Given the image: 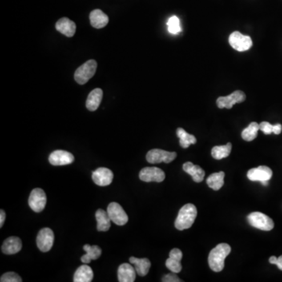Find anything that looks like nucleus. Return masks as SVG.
Returning a JSON list of instances; mask_svg holds the SVG:
<instances>
[{
  "instance_id": "7ed1b4c3",
  "label": "nucleus",
  "mask_w": 282,
  "mask_h": 282,
  "mask_svg": "<svg viewBox=\"0 0 282 282\" xmlns=\"http://www.w3.org/2000/svg\"><path fill=\"white\" fill-rule=\"evenodd\" d=\"M97 68H98L97 61L94 60L86 61V63L81 65L80 67L75 70L74 79L78 84H86V82L95 74Z\"/></svg>"
},
{
  "instance_id": "bb28decb",
  "label": "nucleus",
  "mask_w": 282,
  "mask_h": 282,
  "mask_svg": "<svg viewBox=\"0 0 282 282\" xmlns=\"http://www.w3.org/2000/svg\"><path fill=\"white\" fill-rule=\"evenodd\" d=\"M176 135L179 139V144L183 148H187L190 145L196 143L197 140L195 136L189 134L182 128H178Z\"/></svg>"
},
{
  "instance_id": "9d476101",
  "label": "nucleus",
  "mask_w": 282,
  "mask_h": 282,
  "mask_svg": "<svg viewBox=\"0 0 282 282\" xmlns=\"http://www.w3.org/2000/svg\"><path fill=\"white\" fill-rule=\"evenodd\" d=\"M46 204V193L41 188H35L29 196V205L30 208L35 212H40L45 209Z\"/></svg>"
},
{
  "instance_id": "1a4fd4ad",
  "label": "nucleus",
  "mask_w": 282,
  "mask_h": 282,
  "mask_svg": "<svg viewBox=\"0 0 282 282\" xmlns=\"http://www.w3.org/2000/svg\"><path fill=\"white\" fill-rule=\"evenodd\" d=\"M246 95L244 92L241 90H236L233 92L232 94L226 97H220L216 101V105L220 109L232 108L233 105L235 104L242 103L246 101Z\"/></svg>"
},
{
  "instance_id": "393cba45",
  "label": "nucleus",
  "mask_w": 282,
  "mask_h": 282,
  "mask_svg": "<svg viewBox=\"0 0 282 282\" xmlns=\"http://www.w3.org/2000/svg\"><path fill=\"white\" fill-rule=\"evenodd\" d=\"M83 249L86 251V254L81 257V261L86 264L90 263L91 260L98 259L102 253L101 248L98 246H91L90 245H85L83 246Z\"/></svg>"
},
{
  "instance_id": "a211bd4d",
  "label": "nucleus",
  "mask_w": 282,
  "mask_h": 282,
  "mask_svg": "<svg viewBox=\"0 0 282 282\" xmlns=\"http://www.w3.org/2000/svg\"><path fill=\"white\" fill-rule=\"evenodd\" d=\"M56 29L67 37H72L76 31V25L67 17H63L57 21Z\"/></svg>"
},
{
  "instance_id": "c85d7f7f",
  "label": "nucleus",
  "mask_w": 282,
  "mask_h": 282,
  "mask_svg": "<svg viewBox=\"0 0 282 282\" xmlns=\"http://www.w3.org/2000/svg\"><path fill=\"white\" fill-rule=\"evenodd\" d=\"M259 130V124L257 122L250 123L248 127H246L242 133V139L246 141H252L257 138L258 131Z\"/></svg>"
},
{
  "instance_id": "b1692460",
  "label": "nucleus",
  "mask_w": 282,
  "mask_h": 282,
  "mask_svg": "<svg viewBox=\"0 0 282 282\" xmlns=\"http://www.w3.org/2000/svg\"><path fill=\"white\" fill-rule=\"evenodd\" d=\"M96 219L98 222V231H107L111 227V219L107 211L101 209L98 210L96 212Z\"/></svg>"
},
{
  "instance_id": "f3484780",
  "label": "nucleus",
  "mask_w": 282,
  "mask_h": 282,
  "mask_svg": "<svg viewBox=\"0 0 282 282\" xmlns=\"http://www.w3.org/2000/svg\"><path fill=\"white\" fill-rule=\"evenodd\" d=\"M135 268L129 263H122L118 269V279L120 282H134L136 280Z\"/></svg>"
},
{
  "instance_id": "a878e982",
  "label": "nucleus",
  "mask_w": 282,
  "mask_h": 282,
  "mask_svg": "<svg viewBox=\"0 0 282 282\" xmlns=\"http://www.w3.org/2000/svg\"><path fill=\"white\" fill-rule=\"evenodd\" d=\"M224 176H225V174L223 172L215 173L209 176L206 183L209 187L214 191H219V189L221 188L224 184Z\"/></svg>"
},
{
  "instance_id": "2eb2a0df",
  "label": "nucleus",
  "mask_w": 282,
  "mask_h": 282,
  "mask_svg": "<svg viewBox=\"0 0 282 282\" xmlns=\"http://www.w3.org/2000/svg\"><path fill=\"white\" fill-rule=\"evenodd\" d=\"M183 253L179 248H174L170 252V257L166 259V266L171 272L179 273L182 270L181 259Z\"/></svg>"
},
{
  "instance_id": "423d86ee",
  "label": "nucleus",
  "mask_w": 282,
  "mask_h": 282,
  "mask_svg": "<svg viewBox=\"0 0 282 282\" xmlns=\"http://www.w3.org/2000/svg\"><path fill=\"white\" fill-rule=\"evenodd\" d=\"M176 156L177 154L176 152H170L161 149H152L147 152L146 158L149 163L158 164L161 162L170 163L176 158Z\"/></svg>"
},
{
  "instance_id": "20e7f679",
  "label": "nucleus",
  "mask_w": 282,
  "mask_h": 282,
  "mask_svg": "<svg viewBox=\"0 0 282 282\" xmlns=\"http://www.w3.org/2000/svg\"><path fill=\"white\" fill-rule=\"evenodd\" d=\"M248 221L250 225L259 229L261 231H271L275 227V223L268 215L259 212H254L248 215Z\"/></svg>"
},
{
  "instance_id": "aec40b11",
  "label": "nucleus",
  "mask_w": 282,
  "mask_h": 282,
  "mask_svg": "<svg viewBox=\"0 0 282 282\" xmlns=\"http://www.w3.org/2000/svg\"><path fill=\"white\" fill-rule=\"evenodd\" d=\"M103 98V91L100 88L90 92L86 100V107L90 111H94L99 107Z\"/></svg>"
},
{
  "instance_id": "6e6552de",
  "label": "nucleus",
  "mask_w": 282,
  "mask_h": 282,
  "mask_svg": "<svg viewBox=\"0 0 282 282\" xmlns=\"http://www.w3.org/2000/svg\"><path fill=\"white\" fill-rule=\"evenodd\" d=\"M107 212L109 216L111 218V221L115 223L116 225H125L129 220V217L126 212L117 202L110 203L107 206Z\"/></svg>"
},
{
  "instance_id": "39448f33",
  "label": "nucleus",
  "mask_w": 282,
  "mask_h": 282,
  "mask_svg": "<svg viewBox=\"0 0 282 282\" xmlns=\"http://www.w3.org/2000/svg\"><path fill=\"white\" fill-rule=\"evenodd\" d=\"M229 43L237 51L243 52L252 47V40L248 35H244L239 32H234L229 36Z\"/></svg>"
},
{
  "instance_id": "f8f14e48",
  "label": "nucleus",
  "mask_w": 282,
  "mask_h": 282,
  "mask_svg": "<svg viewBox=\"0 0 282 282\" xmlns=\"http://www.w3.org/2000/svg\"><path fill=\"white\" fill-rule=\"evenodd\" d=\"M92 178L96 184L101 187H105L111 184L114 178V174L109 169L101 167L93 173Z\"/></svg>"
},
{
  "instance_id": "4be33fe9",
  "label": "nucleus",
  "mask_w": 282,
  "mask_h": 282,
  "mask_svg": "<svg viewBox=\"0 0 282 282\" xmlns=\"http://www.w3.org/2000/svg\"><path fill=\"white\" fill-rule=\"evenodd\" d=\"M130 262L134 264L137 274L139 276L144 277L148 274L151 267V262L147 258L139 259V258L130 257Z\"/></svg>"
},
{
  "instance_id": "e433bc0d",
  "label": "nucleus",
  "mask_w": 282,
  "mask_h": 282,
  "mask_svg": "<svg viewBox=\"0 0 282 282\" xmlns=\"http://www.w3.org/2000/svg\"><path fill=\"white\" fill-rule=\"evenodd\" d=\"M261 183H263L264 186H267V185H268V181H262Z\"/></svg>"
},
{
  "instance_id": "ddd939ff",
  "label": "nucleus",
  "mask_w": 282,
  "mask_h": 282,
  "mask_svg": "<svg viewBox=\"0 0 282 282\" xmlns=\"http://www.w3.org/2000/svg\"><path fill=\"white\" fill-rule=\"evenodd\" d=\"M74 158L72 154L69 151L57 150L52 152L49 157V162L53 166H66L74 162Z\"/></svg>"
},
{
  "instance_id": "4468645a",
  "label": "nucleus",
  "mask_w": 282,
  "mask_h": 282,
  "mask_svg": "<svg viewBox=\"0 0 282 282\" xmlns=\"http://www.w3.org/2000/svg\"><path fill=\"white\" fill-rule=\"evenodd\" d=\"M272 170L265 166L251 169L247 174V176L251 181H268L272 177Z\"/></svg>"
},
{
  "instance_id": "473e14b6",
  "label": "nucleus",
  "mask_w": 282,
  "mask_h": 282,
  "mask_svg": "<svg viewBox=\"0 0 282 282\" xmlns=\"http://www.w3.org/2000/svg\"><path fill=\"white\" fill-rule=\"evenodd\" d=\"M162 281L163 282H182V281L175 275V273L174 272L171 273V274H169V275H165V276L162 278Z\"/></svg>"
},
{
  "instance_id": "f03ea898",
  "label": "nucleus",
  "mask_w": 282,
  "mask_h": 282,
  "mask_svg": "<svg viewBox=\"0 0 282 282\" xmlns=\"http://www.w3.org/2000/svg\"><path fill=\"white\" fill-rule=\"evenodd\" d=\"M197 214L198 212L194 205L189 203L183 206L179 210L177 217L176 219V228L179 231H183L190 228L193 225V223H195Z\"/></svg>"
},
{
  "instance_id": "412c9836",
  "label": "nucleus",
  "mask_w": 282,
  "mask_h": 282,
  "mask_svg": "<svg viewBox=\"0 0 282 282\" xmlns=\"http://www.w3.org/2000/svg\"><path fill=\"white\" fill-rule=\"evenodd\" d=\"M90 24L95 29H102L108 24L109 18L102 10H94L90 14Z\"/></svg>"
},
{
  "instance_id": "6ab92c4d",
  "label": "nucleus",
  "mask_w": 282,
  "mask_h": 282,
  "mask_svg": "<svg viewBox=\"0 0 282 282\" xmlns=\"http://www.w3.org/2000/svg\"><path fill=\"white\" fill-rule=\"evenodd\" d=\"M183 170L189 175H191L193 180L196 183H201L204 179L206 175L204 170H202L200 166L193 164L192 162H187L184 163Z\"/></svg>"
},
{
  "instance_id": "2f4dec72",
  "label": "nucleus",
  "mask_w": 282,
  "mask_h": 282,
  "mask_svg": "<svg viewBox=\"0 0 282 282\" xmlns=\"http://www.w3.org/2000/svg\"><path fill=\"white\" fill-rule=\"evenodd\" d=\"M259 130L263 131L266 135L273 134L274 130V126L267 122H263L259 124Z\"/></svg>"
},
{
  "instance_id": "9b49d317",
  "label": "nucleus",
  "mask_w": 282,
  "mask_h": 282,
  "mask_svg": "<svg viewBox=\"0 0 282 282\" xmlns=\"http://www.w3.org/2000/svg\"><path fill=\"white\" fill-rule=\"evenodd\" d=\"M140 179L144 182L161 183L166 178L164 171L157 167H146L140 172Z\"/></svg>"
},
{
  "instance_id": "c9c22d12",
  "label": "nucleus",
  "mask_w": 282,
  "mask_h": 282,
  "mask_svg": "<svg viewBox=\"0 0 282 282\" xmlns=\"http://www.w3.org/2000/svg\"><path fill=\"white\" fill-rule=\"evenodd\" d=\"M5 219H6V213H5V212L3 210H1L0 211V227H2V226H3Z\"/></svg>"
},
{
  "instance_id": "cd10ccee",
  "label": "nucleus",
  "mask_w": 282,
  "mask_h": 282,
  "mask_svg": "<svg viewBox=\"0 0 282 282\" xmlns=\"http://www.w3.org/2000/svg\"><path fill=\"white\" fill-rule=\"evenodd\" d=\"M232 148V144L231 143H227L222 146H215L212 149V156L216 160H220L223 158H227L230 155Z\"/></svg>"
},
{
  "instance_id": "f257e3e1",
  "label": "nucleus",
  "mask_w": 282,
  "mask_h": 282,
  "mask_svg": "<svg viewBox=\"0 0 282 282\" xmlns=\"http://www.w3.org/2000/svg\"><path fill=\"white\" fill-rule=\"evenodd\" d=\"M231 246L226 243H221L215 246L209 255V265L212 271L220 272L224 268L226 257L231 253Z\"/></svg>"
},
{
  "instance_id": "f704fd0d",
  "label": "nucleus",
  "mask_w": 282,
  "mask_h": 282,
  "mask_svg": "<svg viewBox=\"0 0 282 282\" xmlns=\"http://www.w3.org/2000/svg\"><path fill=\"white\" fill-rule=\"evenodd\" d=\"M282 126L281 124L274 125V130H273V134H276V135H279L282 133Z\"/></svg>"
},
{
  "instance_id": "0eeeda50",
  "label": "nucleus",
  "mask_w": 282,
  "mask_h": 282,
  "mask_svg": "<svg viewBox=\"0 0 282 282\" xmlns=\"http://www.w3.org/2000/svg\"><path fill=\"white\" fill-rule=\"evenodd\" d=\"M54 234L51 229H41L36 238V244L41 252H47L54 246Z\"/></svg>"
},
{
  "instance_id": "7c9ffc66",
  "label": "nucleus",
  "mask_w": 282,
  "mask_h": 282,
  "mask_svg": "<svg viewBox=\"0 0 282 282\" xmlns=\"http://www.w3.org/2000/svg\"><path fill=\"white\" fill-rule=\"evenodd\" d=\"M1 282H21L22 279L14 272H7L1 276Z\"/></svg>"
},
{
  "instance_id": "5701e85b",
  "label": "nucleus",
  "mask_w": 282,
  "mask_h": 282,
  "mask_svg": "<svg viewBox=\"0 0 282 282\" xmlns=\"http://www.w3.org/2000/svg\"><path fill=\"white\" fill-rule=\"evenodd\" d=\"M94 279V272L91 267L86 265L80 266L77 269L74 275V282H90Z\"/></svg>"
},
{
  "instance_id": "c756f323",
  "label": "nucleus",
  "mask_w": 282,
  "mask_h": 282,
  "mask_svg": "<svg viewBox=\"0 0 282 282\" xmlns=\"http://www.w3.org/2000/svg\"><path fill=\"white\" fill-rule=\"evenodd\" d=\"M167 26H168V30L171 34H178L181 32V27H180V22L179 19L176 16H173L169 19L167 22Z\"/></svg>"
},
{
  "instance_id": "dca6fc26",
  "label": "nucleus",
  "mask_w": 282,
  "mask_h": 282,
  "mask_svg": "<svg viewBox=\"0 0 282 282\" xmlns=\"http://www.w3.org/2000/svg\"><path fill=\"white\" fill-rule=\"evenodd\" d=\"M22 242L17 237L12 236L4 241L2 246V252L6 255H14L21 251Z\"/></svg>"
},
{
  "instance_id": "72a5a7b5",
  "label": "nucleus",
  "mask_w": 282,
  "mask_h": 282,
  "mask_svg": "<svg viewBox=\"0 0 282 282\" xmlns=\"http://www.w3.org/2000/svg\"><path fill=\"white\" fill-rule=\"evenodd\" d=\"M269 262L271 263V264H276L280 269L281 271H282V255L279 256V258H277L276 256H271L270 259H269Z\"/></svg>"
}]
</instances>
